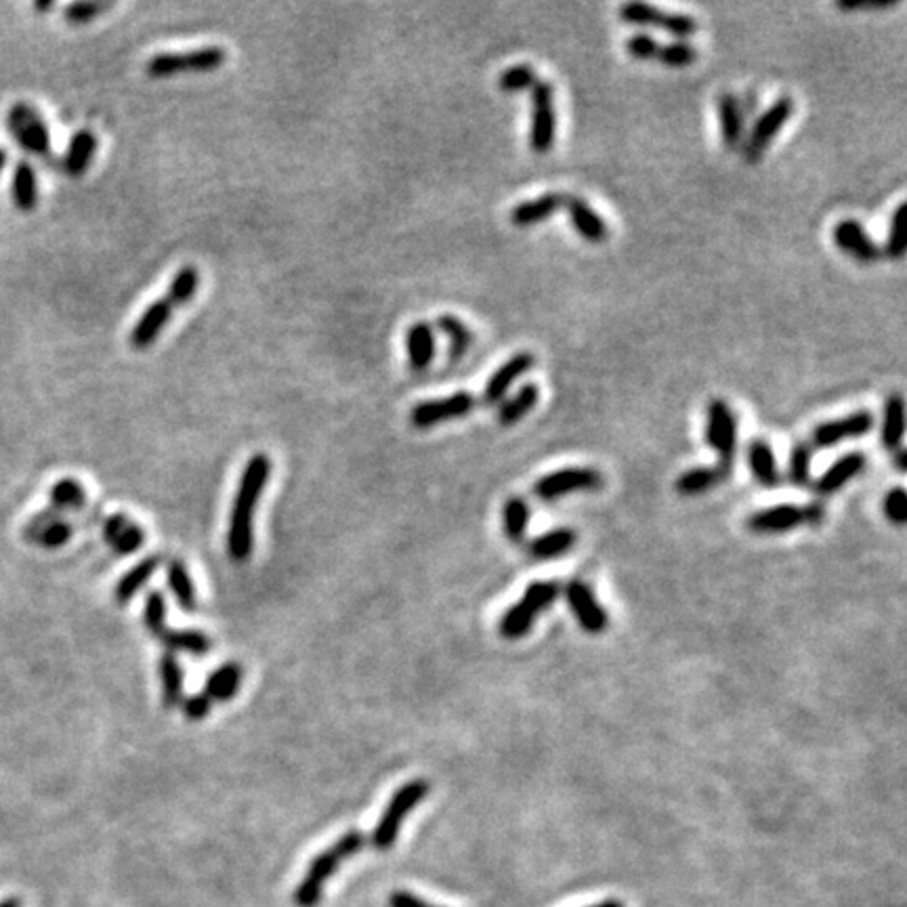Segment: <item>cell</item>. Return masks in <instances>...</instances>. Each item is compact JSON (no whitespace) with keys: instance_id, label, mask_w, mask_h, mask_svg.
<instances>
[{"instance_id":"cell-1","label":"cell","mask_w":907,"mask_h":907,"mask_svg":"<svg viewBox=\"0 0 907 907\" xmlns=\"http://www.w3.org/2000/svg\"><path fill=\"white\" fill-rule=\"evenodd\" d=\"M271 458L263 452L250 456L242 471L227 527V553L236 563H246L255 551V513L271 477Z\"/></svg>"},{"instance_id":"cell-2","label":"cell","mask_w":907,"mask_h":907,"mask_svg":"<svg viewBox=\"0 0 907 907\" xmlns=\"http://www.w3.org/2000/svg\"><path fill=\"white\" fill-rule=\"evenodd\" d=\"M200 288V271L196 265H183L171 280V286L158 297L154 303L145 307V311L139 315L137 324L133 326L129 334V343L133 349L143 351L147 347H152L162 330L171 324L173 315L177 309L185 307L189 301H192Z\"/></svg>"},{"instance_id":"cell-3","label":"cell","mask_w":907,"mask_h":907,"mask_svg":"<svg viewBox=\"0 0 907 907\" xmlns=\"http://www.w3.org/2000/svg\"><path fill=\"white\" fill-rule=\"evenodd\" d=\"M366 834L360 830H349L339 840L330 845L320 855H315L309 863V870L305 878L299 882L297 891H294V903L299 907H315L324 897L326 882L336 874L343 863L360 853L366 847Z\"/></svg>"},{"instance_id":"cell-4","label":"cell","mask_w":907,"mask_h":907,"mask_svg":"<svg viewBox=\"0 0 907 907\" xmlns=\"http://www.w3.org/2000/svg\"><path fill=\"white\" fill-rule=\"evenodd\" d=\"M429 790L431 786L427 779H412V782L395 790L370 836V842L376 851H389L395 845L404 821L429 796Z\"/></svg>"},{"instance_id":"cell-5","label":"cell","mask_w":907,"mask_h":907,"mask_svg":"<svg viewBox=\"0 0 907 907\" xmlns=\"http://www.w3.org/2000/svg\"><path fill=\"white\" fill-rule=\"evenodd\" d=\"M225 47H200L185 53H156L145 61V74L150 78H175L181 74H208L225 66Z\"/></svg>"},{"instance_id":"cell-6","label":"cell","mask_w":907,"mask_h":907,"mask_svg":"<svg viewBox=\"0 0 907 907\" xmlns=\"http://www.w3.org/2000/svg\"><path fill=\"white\" fill-rule=\"evenodd\" d=\"M7 129L13 141L30 156L49 158L53 152L49 126L32 103L17 101L7 114Z\"/></svg>"},{"instance_id":"cell-7","label":"cell","mask_w":907,"mask_h":907,"mask_svg":"<svg viewBox=\"0 0 907 907\" xmlns=\"http://www.w3.org/2000/svg\"><path fill=\"white\" fill-rule=\"evenodd\" d=\"M479 399L469 391H456L446 397L427 399L410 410V423L414 429H433L437 425L452 423V420L464 418L475 412Z\"/></svg>"},{"instance_id":"cell-8","label":"cell","mask_w":907,"mask_h":907,"mask_svg":"<svg viewBox=\"0 0 907 907\" xmlns=\"http://www.w3.org/2000/svg\"><path fill=\"white\" fill-rule=\"evenodd\" d=\"M794 116V99L784 95L777 101H773L765 112L756 116L752 129L748 133V139L744 143V154L748 162H758L767 152V147L775 137L782 133L788 120Z\"/></svg>"},{"instance_id":"cell-9","label":"cell","mask_w":907,"mask_h":907,"mask_svg":"<svg viewBox=\"0 0 907 907\" xmlns=\"http://www.w3.org/2000/svg\"><path fill=\"white\" fill-rule=\"evenodd\" d=\"M557 139V108L555 89L551 82L538 80L532 89V118H530V147L536 154H548Z\"/></svg>"},{"instance_id":"cell-10","label":"cell","mask_w":907,"mask_h":907,"mask_svg":"<svg viewBox=\"0 0 907 907\" xmlns=\"http://www.w3.org/2000/svg\"><path fill=\"white\" fill-rule=\"evenodd\" d=\"M618 13L624 24L641 28H660L672 34L677 40H687L698 32V21H695V17L687 13L662 11L647 3H624Z\"/></svg>"},{"instance_id":"cell-11","label":"cell","mask_w":907,"mask_h":907,"mask_svg":"<svg viewBox=\"0 0 907 907\" xmlns=\"http://www.w3.org/2000/svg\"><path fill=\"white\" fill-rule=\"evenodd\" d=\"M603 488V475L597 469L590 467H569V469H559L540 477L534 483V496L544 500V502H553L569 494H580V492H597Z\"/></svg>"},{"instance_id":"cell-12","label":"cell","mask_w":907,"mask_h":907,"mask_svg":"<svg viewBox=\"0 0 907 907\" xmlns=\"http://www.w3.org/2000/svg\"><path fill=\"white\" fill-rule=\"evenodd\" d=\"M704 441L719 456V462L733 464L737 452V418L725 399H714L706 410Z\"/></svg>"},{"instance_id":"cell-13","label":"cell","mask_w":907,"mask_h":907,"mask_svg":"<svg viewBox=\"0 0 907 907\" xmlns=\"http://www.w3.org/2000/svg\"><path fill=\"white\" fill-rule=\"evenodd\" d=\"M561 593L565 595L569 609H572V614L576 616V620L584 632H588V635H601V632L607 630V624H609L607 609L599 603V599L593 593V588H590L586 582L569 580L561 588Z\"/></svg>"},{"instance_id":"cell-14","label":"cell","mask_w":907,"mask_h":907,"mask_svg":"<svg viewBox=\"0 0 907 907\" xmlns=\"http://www.w3.org/2000/svg\"><path fill=\"white\" fill-rule=\"evenodd\" d=\"M872 429H874L872 412L857 410L853 414L817 425L811 435V444L817 450H828L838 444H845V441L866 437Z\"/></svg>"},{"instance_id":"cell-15","label":"cell","mask_w":907,"mask_h":907,"mask_svg":"<svg viewBox=\"0 0 907 907\" xmlns=\"http://www.w3.org/2000/svg\"><path fill=\"white\" fill-rule=\"evenodd\" d=\"M72 534H74L72 523L63 517V513L53 509L40 511L24 527L26 542L47 548V551H55V548L66 546L72 540Z\"/></svg>"},{"instance_id":"cell-16","label":"cell","mask_w":907,"mask_h":907,"mask_svg":"<svg viewBox=\"0 0 907 907\" xmlns=\"http://www.w3.org/2000/svg\"><path fill=\"white\" fill-rule=\"evenodd\" d=\"M832 240L838 250L845 252L847 257H851L857 263L872 265L882 257V248L870 238L866 227L855 219H845L836 223L832 231Z\"/></svg>"},{"instance_id":"cell-17","label":"cell","mask_w":907,"mask_h":907,"mask_svg":"<svg viewBox=\"0 0 907 907\" xmlns=\"http://www.w3.org/2000/svg\"><path fill=\"white\" fill-rule=\"evenodd\" d=\"M534 355L530 351H521L515 353L511 360H506L490 378L488 383L483 387L481 395V404L483 406H500L506 395H509L511 387L519 381L521 376H525L534 368Z\"/></svg>"},{"instance_id":"cell-18","label":"cell","mask_w":907,"mask_h":907,"mask_svg":"<svg viewBox=\"0 0 907 907\" xmlns=\"http://www.w3.org/2000/svg\"><path fill=\"white\" fill-rule=\"evenodd\" d=\"M800 525H807L805 506L796 504H777L771 509L758 511L748 519L750 532L754 534H786L796 530Z\"/></svg>"},{"instance_id":"cell-19","label":"cell","mask_w":907,"mask_h":907,"mask_svg":"<svg viewBox=\"0 0 907 907\" xmlns=\"http://www.w3.org/2000/svg\"><path fill=\"white\" fill-rule=\"evenodd\" d=\"M103 540L112 548V553L118 557H129L137 553L145 542L143 527L133 521L129 515L116 513L110 515L103 523Z\"/></svg>"},{"instance_id":"cell-20","label":"cell","mask_w":907,"mask_h":907,"mask_svg":"<svg viewBox=\"0 0 907 907\" xmlns=\"http://www.w3.org/2000/svg\"><path fill=\"white\" fill-rule=\"evenodd\" d=\"M866 464H868V460L863 452L845 454L813 483V492L821 498H828V496L840 492L847 483H851L853 479H857L863 471H866Z\"/></svg>"},{"instance_id":"cell-21","label":"cell","mask_w":907,"mask_h":907,"mask_svg":"<svg viewBox=\"0 0 907 907\" xmlns=\"http://www.w3.org/2000/svg\"><path fill=\"white\" fill-rule=\"evenodd\" d=\"M565 208H567L569 223H572L576 234L584 242L603 244L609 238V227H607L605 219L584 198H578V196L567 198Z\"/></svg>"},{"instance_id":"cell-22","label":"cell","mask_w":907,"mask_h":907,"mask_svg":"<svg viewBox=\"0 0 907 907\" xmlns=\"http://www.w3.org/2000/svg\"><path fill=\"white\" fill-rule=\"evenodd\" d=\"M97 135L91 129H80L72 135L66 154H63V173H66L70 179H80L87 175L91 168L95 154H97Z\"/></svg>"},{"instance_id":"cell-23","label":"cell","mask_w":907,"mask_h":907,"mask_svg":"<svg viewBox=\"0 0 907 907\" xmlns=\"http://www.w3.org/2000/svg\"><path fill=\"white\" fill-rule=\"evenodd\" d=\"M733 473V464H712V467H695L685 471L674 488L681 496H702L706 492H712L714 488H719L721 483H725Z\"/></svg>"},{"instance_id":"cell-24","label":"cell","mask_w":907,"mask_h":907,"mask_svg":"<svg viewBox=\"0 0 907 907\" xmlns=\"http://www.w3.org/2000/svg\"><path fill=\"white\" fill-rule=\"evenodd\" d=\"M716 116H719L721 139L727 147H740L746 135V116L742 112L740 97L733 93H723L716 99Z\"/></svg>"},{"instance_id":"cell-25","label":"cell","mask_w":907,"mask_h":907,"mask_svg":"<svg viewBox=\"0 0 907 907\" xmlns=\"http://www.w3.org/2000/svg\"><path fill=\"white\" fill-rule=\"evenodd\" d=\"M748 467L758 485H763L765 490H775L782 483V471L775 458L773 448L765 439H752L748 446Z\"/></svg>"},{"instance_id":"cell-26","label":"cell","mask_w":907,"mask_h":907,"mask_svg":"<svg viewBox=\"0 0 907 907\" xmlns=\"http://www.w3.org/2000/svg\"><path fill=\"white\" fill-rule=\"evenodd\" d=\"M9 192H11V202L19 213H34L38 200H40V189H38L36 168L28 160H19L15 164Z\"/></svg>"},{"instance_id":"cell-27","label":"cell","mask_w":907,"mask_h":907,"mask_svg":"<svg viewBox=\"0 0 907 907\" xmlns=\"http://www.w3.org/2000/svg\"><path fill=\"white\" fill-rule=\"evenodd\" d=\"M565 200L567 198L563 194L551 192V194H542L534 200L521 202L511 210V223L515 227H534V225L546 223L565 206Z\"/></svg>"},{"instance_id":"cell-28","label":"cell","mask_w":907,"mask_h":907,"mask_svg":"<svg viewBox=\"0 0 907 907\" xmlns=\"http://www.w3.org/2000/svg\"><path fill=\"white\" fill-rule=\"evenodd\" d=\"M406 351L410 368L414 372H425L437 353L433 326L427 322H414L406 332Z\"/></svg>"},{"instance_id":"cell-29","label":"cell","mask_w":907,"mask_h":907,"mask_svg":"<svg viewBox=\"0 0 907 907\" xmlns=\"http://www.w3.org/2000/svg\"><path fill=\"white\" fill-rule=\"evenodd\" d=\"M244 679V670L236 662H227L208 674L204 693L210 702H229L234 700Z\"/></svg>"},{"instance_id":"cell-30","label":"cell","mask_w":907,"mask_h":907,"mask_svg":"<svg viewBox=\"0 0 907 907\" xmlns=\"http://www.w3.org/2000/svg\"><path fill=\"white\" fill-rule=\"evenodd\" d=\"M903 435H905V402L899 393H893L887 397V402H884L880 425L882 448L889 452H897L903 444Z\"/></svg>"},{"instance_id":"cell-31","label":"cell","mask_w":907,"mask_h":907,"mask_svg":"<svg viewBox=\"0 0 907 907\" xmlns=\"http://www.w3.org/2000/svg\"><path fill=\"white\" fill-rule=\"evenodd\" d=\"M540 402V389L534 383H525L519 387V391L511 397H506L504 402L498 406V425L500 427H513L519 420H523L527 414H530Z\"/></svg>"},{"instance_id":"cell-32","label":"cell","mask_w":907,"mask_h":907,"mask_svg":"<svg viewBox=\"0 0 907 907\" xmlns=\"http://www.w3.org/2000/svg\"><path fill=\"white\" fill-rule=\"evenodd\" d=\"M435 328L446 336L448 357L454 364L460 362L462 357L469 353V349L475 345V332L452 313L439 315V318L435 320Z\"/></svg>"},{"instance_id":"cell-33","label":"cell","mask_w":907,"mask_h":907,"mask_svg":"<svg viewBox=\"0 0 907 907\" xmlns=\"http://www.w3.org/2000/svg\"><path fill=\"white\" fill-rule=\"evenodd\" d=\"M576 532L569 527H557V530L544 532L542 536L530 542V555L536 561H553L567 555L576 546Z\"/></svg>"},{"instance_id":"cell-34","label":"cell","mask_w":907,"mask_h":907,"mask_svg":"<svg viewBox=\"0 0 907 907\" xmlns=\"http://www.w3.org/2000/svg\"><path fill=\"white\" fill-rule=\"evenodd\" d=\"M87 490L74 477H63L55 481L49 490V509L59 513H78L87 506Z\"/></svg>"},{"instance_id":"cell-35","label":"cell","mask_w":907,"mask_h":907,"mask_svg":"<svg viewBox=\"0 0 907 907\" xmlns=\"http://www.w3.org/2000/svg\"><path fill=\"white\" fill-rule=\"evenodd\" d=\"M158 670L162 683V704L166 710H173L183 702V670L175 653L164 651Z\"/></svg>"},{"instance_id":"cell-36","label":"cell","mask_w":907,"mask_h":907,"mask_svg":"<svg viewBox=\"0 0 907 907\" xmlns=\"http://www.w3.org/2000/svg\"><path fill=\"white\" fill-rule=\"evenodd\" d=\"M160 567V557L158 555H152V557H145L141 559L135 567H131L129 572H126L116 588H114V599L120 603V605H126L129 603L139 590L145 586V582L150 580L154 574H156V569Z\"/></svg>"},{"instance_id":"cell-37","label":"cell","mask_w":907,"mask_h":907,"mask_svg":"<svg viewBox=\"0 0 907 907\" xmlns=\"http://www.w3.org/2000/svg\"><path fill=\"white\" fill-rule=\"evenodd\" d=\"M166 582H168V588H171L173 597L177 599V603H179V607L183 611H187V614H192V611H196V605H198L196 586H194V580H192V576H189V569H187V565L183 561H179V559L168 561V565H166Z\"/></svg>"},{"instance_id":"cell-38","label":"cell","mask_w":907,"mask_h":907,"mask_svg":"<svg viewBox=\"0 0 907 907\" xmlns=\"http://www.w3.org/2000/svg\"><path fill=\"white\" fill-rule=\"evenodd\" d=\"M538 616L540 614L534 607H530L523 599H519L517 603H513L509 609H506L504 616L500 618V624H498L500 635L509 641L523 639L527 632L534 628Z\"/></svg>"},{"instance_id":"cell-39","label":"cell","mask_w":907,"mask_h":907,"mask_svg":"<svg viewBox=\"0 0 907 907\" xmlns=\"http://www.w3.org/2000/svg\"><path fill=\"white\" fill-rule=\"evenodd\" d=\"M530 504L521 496H511L502 506V530L513 544H521L530 527Z\"/></svg>"},{"instance_id":"cell-40","label":"cell","mask_w":907,"mask_h":907,"mask_svg":"<svg viewBox=\"0 0 907 907\" xmlns=\"http://www.w3.org/2000/svg\"><path fill=\"white\" fill-rule=\"evenodd\" d=\"M158 641L166 647V651H187L192 656H204L213 647L208 635L200 630H164Z\"/></svg>"},{"instance_id":"cell-41","label":"cell","mask_w":907,"mask_h":907,"mask_svg":"<svg viewBox=\"0 0 907 907\" xmlns=\"http://www.w3.org/2000/svg\"><path fill=\"white\" fill-rule=\"evenodd\" d=\"M811 462H813V448L805 441H800L792 450L788 458V479L794 488L807 490L811 488Z\"/></svg>"},{"instance_id":"cell-42","label":"cell","mask_w":907,"mask_h":907,"mask_svg":"<svg viewBox=\"0 0 907 907\" xmlns=\"http://www.w3.org/2000/svg\"><path fill=\"white\" fill-rule=\"evenodd\" d=\"M536 82L538 76L530 63H517V66H511L498 76V89L502 93L517 95L523 91H532L536 87Z\"/></svg>"},{"instance_id":"cell-43","label":"cell","mask_w":907,"mask_h":907,"mask_svg":"<svg viewBox=\"0 0 907 907\" xmlns=\"http://www.w3.org/2000/svg\"><path fill=\"white\" fill-rule=\"evenodd\" d=\"M905 213H907V204L901 202L895 208V213L891 215L887 242H884V248H882V255L889 257V259H895V261L903 259V255H905V244H907V238H905V221H907Z\"/></svg>"},{"instance_id":"cell-44","label":"cell","mask_w":907,"mask_h":907,"mask_svg":"<svg viewBox=\"0 0 907 907\" xmlns=\"http://www.w3.org/2000/svg\"><path fill=\"white\" fill-rule=\"evenodd\" d=\"M561 597V584L559 582H553V580H536L532 584H527L525 588V593H523V601L534 607L538 614H544V611L555 605V601Z\"/></svg>"},{"instance_id":"cell-45","label":"cell","mask_w":907,"mask_h":907,"mask_svg":"<svg viewBox=\"0 0 907 907\" xmlns=\"http://www.w3.org/2000/svg\"><path fill=\"white\" fill-rule=\"evenodd\" d=\"M656 59L666 68L679 70L691 66V63L698 59V51H695L689 40H672L668 45H660Z\"/></svg>"},{"instance_id":"cell-46","label":"cell","mask_w":907,"mask_h":907,"mask_svg":"<svg viewBox=\"0 0 907 907\" xmlns=\"http://www.w3.org/2000/svg\"><path fill=\"white\" fill-rule=\"evenodd\" d=\"M114 9L112 3H93V0H80V3H70L63 7V19L70 26H84L95 21L101 13Z\"/></svg>"},{"instance_id":"cell-47","label":"cell","mask_w":907,"mask_h":907,"mask_svg":"<svg viewBox=\"0 0 907 907\" xmlns=\"http://www.w3.org/2000/svg\"><path fill=\"white\" fill-rule=\"evenodd\" d=\"M143 624L156 637H160L166 630V601L160 590H152V593L147 595L143 607Z\"/></svg>"},{"instance_id":"cell-48","label":"cell","mask_w":907,"mask_h":907,"mask_svg":"<svg viewBox=\"0 0 907 907\" xmlns=\"http://www.w3.org/2000/svg\"><path fill=\"white\" fill-rule=\"evenodd\" d=\"M882 511H884V517H887L891 523L905 525V521H907V494H905V488L897 485V488L887 492V496H884V502H882Z\"/></svg>"},{"instance_id":"cell-49","label":"cell","mask_w":907,"mask_h":907,"mask_svg":"<svg viewBox=\"0 0 907 907\" xmlns=\"http://www.w3.org/2000/svg\"><path fill=\"white\" fill-rule=\"evenodd\" d=\"M626 51L632 59L639 61H651L658 57L660 51V42L653 38L651 34H632L626 40Z\"/></svg>"},{"instance_id":"cell-50","label":"cell","mask_w":907,"mask_h":907,"mask_svg":"<svg viewBox=\"0 0 907 907\" xmlns=\"http://www.w3.org/2000/svg\"><path fill=\"white\" fill-rule=\"evenodd\" d=\"M210 708H213V702L208 700V695L206 693H196V695H189V698H185L181 702V710H183V716L189 721H202L206 719V716L210 714Z\"/></svg>"},{"instance_id":"cell-51","label":"cell","mask_w":907,"mask_h":907,"mask_svg":"<svg viewBox=\"0 0 907 907\" xmlns=\"http://www.w3.org/2000/svg\"><path fill=\"white\" fill-rule=\"evenodd\" d=\"M895 3L893 0H838L836 9L853 13V11H884L891 9Z\"/></svg>"},{"instance_id":"cell-52","label":"cell","mask_w":907,"mask_h":907,"mask_svg":"<svg viewBox=\"0 0 907 907\" xmlns=\"http://www.w3.org/2000/svg\"><path fill=\"white\" fill-rule=\"evenodd\" d=\"M389 905H391V907H437V905H433V903H429V901H425V899H420V897H416V895H412V893H408V891H395V893H391Z\"/></svg>"},{"instance_id":"cell-53","label":"cell","mask_w":907,"mask_h":907,"mask_svg":"<svg viewBox=\"0 0 907 907\" xmlns=\"http://www.w3.org/2000/svg\"><path fill=\"white\" fill-rule=\"evenodd\" d=\"M805 517H807V525H819L821 521L826 519V506L821 504V502H811L805 506Z\"/></svg>"},{"instance_id":"cell-54","label":"cell","mask_w":907,"mask_h":907,"mask_svg":"<svg viewBox=\"0 0 907 907\" xmlns=\"http://www.w3.org/2000/svg\"><path fill=\"white\" fill-rule=\"evenodd\" d=\"M895 467L899 473H907V452L903 448L895 452Z\"/></svg>"},{"instance_id":"cell-55","label":"cell","mask_w":907,"mask_h":907,"mask_svg":"<svg viewBox=\"0 0 907 907\" xmlns=\"http://www.w3.org/2000/svg\"><path fill=\"white\" fill-rule=\"evenodd\" d=\"M590 907H626V905L622 901H618V899H607V901H601V903L590 905Z\"/></svg>"},{"instance_id":"cell-56","label":"cell","mask_w":907,"mask_h":907,"mask_svg":"<svg viewBox=\"0 0 907 907\" xmlns=\"http://www.w3.org/2000/svg\"><path fill=\"white\" fill-rule=\"evenodd\" d=\"M7 162H9V154H7L5 147H0V175H3V173H5Z\"/></svg>"},{"instance_id":"cell-57","label":"cell","mask_w":907,"mask_h":907,"mask_svg":"<svg viewBox=\"0 0 907 907\" xmlns=\"http://www.w3.org/2000/svg\"><path fill=\"white\" fill-rule=\"evenodd\" d=\"M0 907H21V899H17V897H7V899L0 901Z\"/></svg>"},{"instance_id":"cell-58","label":"cell","mask_w":907,"mask_h":907,"mask_svg":"<svg viewBox=\"0 0 907 907\" xmlns=\"http://www.w3.org/2000/svg\"><path fill=\"white\" fill-rule=\"evenodd\" d=\"M34 9L36 11H53L55 3H53V0H47V3H34Z\"/></svg>"}]
</instances>
